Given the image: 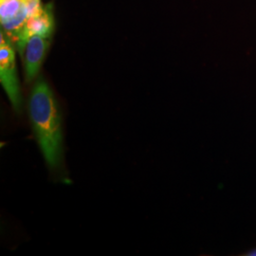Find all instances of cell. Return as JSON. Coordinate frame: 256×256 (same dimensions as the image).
Returning <instances> with one entry per match:
<instances>
[{
	"instance_id": "2",
	"label": "cell",
	"mask_w": 256,
	"mask_h": 256,
	"mask_svg": "<svg viewBox=\"0 0 256 256\" xmlns=\"http://www.w3.org/2000/svg\"><path fill=\"white\" fill-rule=\"evenodd\" d=\"M42 6V0H0L1 30L16 44L28 19Z\"/></svg>"
},
{
	"instance_id": "6",
	"label": "cell",
	"mask_w": 256,
	"mask_h": 256,
	"mask_svg": "<svg viewBox=\"0 0 256 256\" xmlns=\"http://www.w3.org/2000/svg\"><path fill=\"white\" fill-rule=\"evenodd\" d=\"M244 256H256V248H254V250H248L246 254H243Z\"/></svg>"
},
{
	"instance_id": "5",
	"label": "cell",
	"mask_w": 256,
	"mask_h": 256,
	"mask_svg": "<svg viewBox=\"0 0 256 256\" xmlns=\"http://www.w3.org/2000/svg\"><path fill=\"white\" fill-rule=\"evenodd\" d=\"M50 46V37L32 36L28 39L23 52L25 80L34 81L40 72L41 66Z\"/></svg>"
},
{
	"instance_id": "1",
	"label": "cell",
	"mask_w": 256,
	"mask_h": 256,
	"mask_svg": "<svg viewBox=\"0 0 256 256\" xmlns=\"http://www.w3.org/2000/svg\"><path fill=\"white\" fill-rule=\"evenodd\" d=\"M28 112L42 154L48 164L56 167L62 156V119L54 94L42 77L32 88Z\"/></svg>"
},
{
	"instance_id": "3",
	"label": "cell",
	"mask_w": 256,
	"mask_h": 256,
	"mask_svg": "<svg viewBox=\"0 0 256 256\" xmlns=\"http://www.w3.org/2000/svg\"><path fill=\"white\" fill-rule=\"evenodd\" d=\"M0 82L9 97L12 108L19 112L22 98L16 50L12 42L2 30L0 32Z\"/></svg>"
},
{
	"instance_id": "4",
	"label": "cell",
	"mask_w": 256,
	"mask_h": 256,
	"mask_svg": "<svg viewBox=\"0 0 256 256\" xmlns=\"http://www.w3.org/2000/svg\"><path fill=\"white\" fill-rule=\"evenodd\" d=\"M55 30L54 12V4L48 3L43 5L36 12L28 19L23 30L20 34L16 46L18 50L19 54L22 56L28 39L32 36H52Z\"/></svg>"
}]
</instances>
